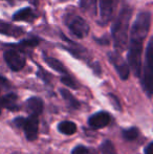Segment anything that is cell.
<instances>
[{
    "label": "cell",
    "mask_w": 153,
    "mask_h": 154,
    "mask_svg": "<svg viewBox=\"0 0 153 154\" xmlns=\"http://www.w3.org/2000/svg\"><path fill=\"white\" fill-rule=\"evenodd\" d=\"M101 153L102 154H118L115 149L113 144L110 140H105L102 145H101Z\"/></svg>",
    "instance_id": "d6986e66"
},
{
    "label": "cell",
    "mask_w": 153,
    "mask_h": 154,
    "mask_svg": "<svg viewBox=\"0 0 153 154\" xmlns=\"http://www.w3.org/2000/svg\"><path fill=\"white\" fill-rule=\"evenodd\" d=\"M132 16V10L130 6L125 5L122 8L118 19L112 26V38L115 42L116 53L121 54L126 49L128 42L129 22Z\"/></svg>",
    "instance_id": "7a4b0ae2"
},
{
    "label": "cell",
    "mask_w": 153,
    "mask_h": 154,
    "mask_svg": "<svg viewBox=\"0 0 153 154\" xmlns=\"http://www.w3.org/2000/svg\"><path fill=\"white\" fill-rule=\"evenodd\" d=\"M39 42H40V39L39 38L25 39V40H22L19 43V46L26 47V48H33V47H36L37 45H39Z\"/></svg>",
    "instance_id": "ffe728a7"
},
{
    "label": "cell",
    "mask_w": 153,
    "mask_h": 154,
    "mask_svg": "<svg viewBox=\"0 0 153 154\" xmlns=\"http://www.w3.org/2000/svg\"><path fill=\"white\" fill-rule=\"evenodd\" d=\"M58 130L65 135H72V134H75L77 132V125L74 122H70V121H64V122L59 123Z\"/></svg>",
    "instance_id": "5bb4252c"
},
{
    "label": "cell",
    "mask_w": 153,
    "mask_h": 154,
    "mask_svg": "<svg viewBox=\"0 0 153 154\" xmlns=\"http://www.w3.org/2000/svg\"><path fill=\"white\" fill-rule=\"evenodd\" d=\"M0 107L5 108L11 111H17L19 109V104H18V97L16 93H8V94L1 97V101H0Z\"/></svg>",
    "instance_id": "30bf717a"
},
{
    "label": "cell",
    "mask_w": 153,
    "mask_h": 154,
    "mask_svg": "<svg viewBox=\"0 0 153 154\" xmlns=\"http://www.w3.org/2000/svg\"><path fill=\"white\" fill-rule=\"evenodd\" d=\"M80 6L90 16H96V0H80Z\"/></svg>",
    "instance_id": "2e32d148"
},
{
    "label": "cell",
    "mask_w": 153,
    "mask_h": 154,
    "mask_svg": "<svg viewBox=\"0 0 153 154\" xmlns=\"http://www.w3.org/2000/svg\"><path fill=\"white\" fill-rule=\"evenodd\" d=\"M0 85L5 86V87H8V86H10V83H8V81L5 79V78H3V77H1V75H0Z\"/></svg>",
    "instance_id": "484cf974"
},
{
    "label": "cell",
    "mask_w": 153,
    "mask_h": 154,
    "mask_svg": "<svg viewBox=\"0 0 153 154\" xmlns=\"http://www.w3.org/2000/svg\"><path fill=\"white\" fill-rule=\"evenodd\" d=\"M139 134V130L136 127H131L128 129L123 130V137L127 140H134L135 138H137Z\"/></svg>",
    "instance_id": "ac0fdd59"
},
{
    "label": "cell",
    "mask_w": 153,
    "mask_h": 154,
    "mask_svg": "<svg viewBox=\"0 0 153 154\" xmlns=\"http://www.w3.org/2000/svg\"><path fill=\"white\" fill-rule=\"evenodd\" d=\"M25 119L24 118H16L14 120V124L19 128H22L23 127V124H24Z\"/></svg>",
    "instance_id": "603a6c76"
},
{
    "label": "cell",
    "mask_w": 153,
    "mask_h": 154,
    "mask_svg": "<svg viewBox=\"0 0 153 154\" xmlns=\"http://www.w3.org/2000/svg\"><path fill=\"white\" fill-rule=\"evenodd\" d=\"M26 106L29 111L31 112L33 116H39L42 113L44 104L43 101L38 97H32L26 101Z\"/></svg>",
    "instance_id": "8fae6325"
},
{
    "label": "cell",
    "mask_w": 153,
    "mask_h": 154,
    "mask_svg": "<svg viewBox=\"0 0 153 154\" xmlns=\"http://www.w3.org/2000/svg\"><path fill=\"white\" fill-rule=\"evenodd\" d=\"M65 22L67 24L68 29L77 38L82 39L86 37L89 32V25L82 17L77 15H69L66 17Z\"/></svg>",
    "instance_id": "277c9868"
},
{
    "label": "cell",
    "mask_w": 153,
    "mask_h": 154,
    "mask_svg": "<svg viewBox=\"0 0 153 154\" xmlns=\"http://www.w3.org/2000/svg\"><path fill=\"white\" fill-rule=\"evenodd\" d=\"M152 75H153V38L150 39L149 43L146 48L145 64L141 68V82L145 92L148 97H152Z\"/></svg>",
    "instance_id": "3957f363"
},
{
    "label": "cell",
    "mask_w": 153,
    "mask_h": 154,
    "mask_svg": "<svg viewBox=\"0 0 153 154\" xmlns=\"http://www.w3.org/2000/svg\"><path fill=\"white\" fill-rule=\"evenodd\" d=\"M23 129L25 131V136L29 140H37L38 137V131H39V119L38 116H31L27 119H25L24 124H23Z\"/></svg>",
    "instance_id": "ba28073f"
},
{
    "label": "cell",
    "mask_w": 153,
    "mask_h": 154,
    "mask_svg": "<svg viewBox=\"0 0 153 154\" xmlns=\"http://www.w3.org/2000/svg\"><path fill=\"white\" fill-rule=\"evenodd\" d=\"M150 26H151V13L142 12L137 15L131 29L127 60L129 67L132 69L135 77H139L141 73L143 42L149 32Z\"/></svg>",
    "instance_id": "6da1fadb"
},
{
    "label": "cell",
    "mask_w": 153,
    "mask_h": 154,
    "mask_svg": "<svg viewBox=\"0 0 153 154\" xmlns=\"http://www.w3.org/2000/svg\"><path fill=\"white\" fill-rule=\"evenodd\" d=\"M3 57L8 66L13 71H19L25 66V58L17 51L8 49V51H4Z\"/></svg>",
    "instance_id": "8992f818"
},
{
    "label": "cell",
    "mask_w": 153,
    "mask_h": 154,
    "mask_svg": "<svg viewBox=\"0 0 153 154\" xmlns=\"http://www.w3.org/2000/svg\"><path fill=\"white\" fill-rule=\"evenodd\" d=\"M108 58L110 60V62L112 63V65L115 66V70L118 71V75L122 80H127L129 78V66L126 62L123 60V58L120 56L118 53H109Z\"/></svg>",
    "instance_id": "52a82bcc"
},
{
    "label": "cell",
    "mask_w": 153,
    "mask_h": 154,
    "mask_svg": "<svg viewBox=\"0 0 153 154\" xmlns=\"http://www.w3.org/2000/svg\"><path fill=\"white\" fill-rule=\"evenodd\" d=\"M145 154H153V143H149L145 148Z\"/></svg>",
    "instance_id": "d4e9b609"
},
{
    "label": "cell",
    "mask_w": 153,
    "mask_h": 154,
    "mask_svg": "<svg viewBox=\"0 0 153 154\" xmlns=\"http://www.w3.org/2000/svg\"><path fill=\"white\" fill-rule=\"evenodd\" d=\"M109 97H110V100H111V101H112L113 103H115V108H116V109H121L120 102L118 101V99H116V97H115V95H112V94H110V95H109Z\"/></svg>",
    "instance_id": "cb8c5ba5"
},
{
    "label": "cell",
    "mask_w": 153,
    "mask_h": 154,
    "mask_svg": "<svg viewBox=\"0 0 153 154\" xmlns=\"http://www.w3.org/2000/svg\"><path fill=\"white\" fill-rule=\"evenodd\" d=\"M70 154H89V151H88V149L86 147L80 145V146L75 147Z\"/></svg>",
    "instance_id": "7402d4cb"
},
{
    "label": "cell",
    "mask_w": 153,
    "mask_h": 154,
    "mask_svg": "<svg viewBox=\"0 0 153 154\" xmlns=\"http://www.w3.org/2000/svg\"><path fill=\"white\" fill-rule=\"evenodd\" d=\"M100 23L107 24L112 20L118 0H100Z\"/></svg>",
    "instance_id": "5b68a950"
},
{
    "label": "cell",
    "mask_w": 153,
    "mask_h": 154,
    "mask_svg": "<svg viewBox=\"0 0 153 154\" xmlns=\"http://www.w3.org/2000/svg\"><path fill=\"white\" fill-rule=\"evenodd\" d=\"M110 116L108 112L106 111H100L96 113L92 114L91 116H89L88 119V125L93 129H100L105 126H107L110 123Z\"/></svg>",
    "instance_id": "9c48e42d"
},
{
    "label": "cell",
    "mask_w": 153,
    "mask_h": 154,
    "mask_svg": "<svg viewBox=\"0 0 153 154\" xmlns=\"http://www.w3.org/2000/svg\"><path fill=\"white\" fill-rule=\"evenodd\" d=\"M60 93H61L62 97L65 100V102L67 103V105L70 108H72V109H79L80 102L67 89H60Z\"/></svg>",
    "instance_id": "e0dca14e"
},
{
    "label": "cell",
    "mask_w": 153,
    "mask_h": 154,
    "mask_svg": "<svg viewBox=\"0 0 153 154\" xmlns=\"http://www.w3.org/2000/svg\"><path fill=\"white\" fill-rule=\"evenodd\" d=\"M61 82L64 84V85H66L67 87H69V88H72V89H77V88H78V85H77L76 81H75L72 77H69L68 75H65L64 77H62L61 78Z\"/></svg>",
    "instance_id": "44dd1931"
},
{
    "label": "cell",
    "mask_w": 153,
    "mask_h": 154,
    "mask_svg": "<svg viewBox=\"0 0 153 154\" xmlns=\"http://www.w3.org/2000/svg\"><path fill=\"white\" fill-rule=\"evenodd\" d=\"M44 61L46 62V64L48 65L49 67L55 69L56 71H58V72H60V73H63V75H67V70H66L65 66H64L59 60L55 59V58L44 56Z\"/></svg>",
    "instance_id": "9a60e30c"
},
{
    "label": "cell",
    "mask_w": 153,
    "mask_h": 154,
    "mask_svg": "<svg viewBox=\"0 0 153 154\" xmlns=\"http://www.w3.org/2000/svg\"><path fill=\"white\" fill-rule=\"evenodd\" d=\"M36 19V15L34 14L33 10L31 8H24L22 10L18 11L13 16L14 21H26V22H33Z\"/></svg>",
    "instance_id": "7c38bea8"
},
{
    "label": "cell",
    "mask_w": 153,
    "mask_h": 154,
    "mask_svg": "<svg viewBox=\"0 0 153 154\" xmlns=\"http://www.w3.org/2000/svg\"><path fill=\"white\" fill-rule=\"evenodd\" d=\"M0 34L6 35V36H13V37H18L24 34L22 29H19L14 25H11L3 21H0Z\"/></svg>",
    "instance_id": "4fadbf2b"
},
{
    "label": "cell",
    "mask_w": 153,
    "mask_h": 154,
    "mask_svg": "<svg viewBox=\"0 0 153 154\" xmlns=\"http://www.w3.org/2000/svg\"><path fill=\"white\" fill-rule=\"evenodd\" d=\"M0 101H1V94H0ZM0 109H1V107H0Z\"/></svg>",
    "instance_id": "4316f807"
}]
</instances>
